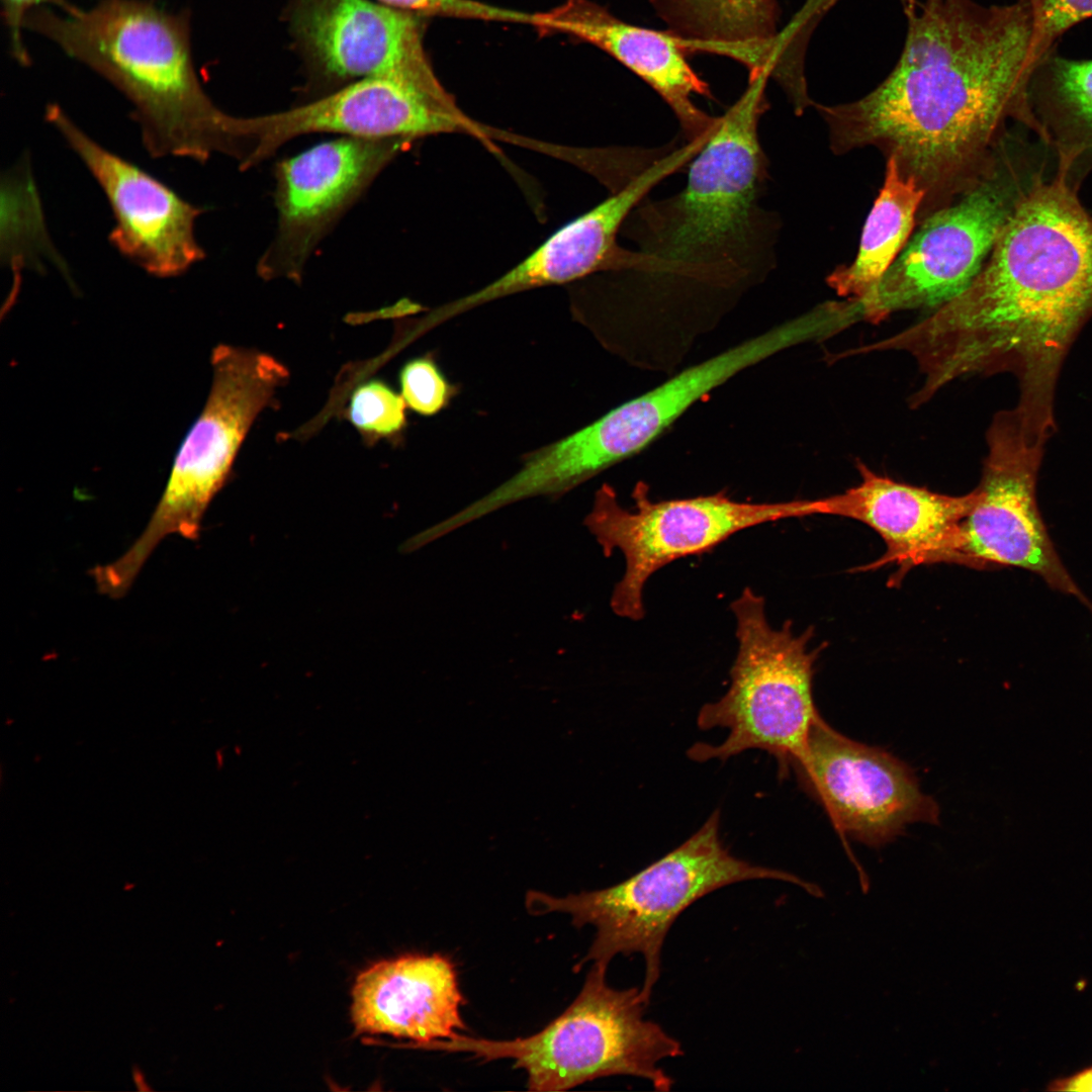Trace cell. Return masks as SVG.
Here are the masks:
<instances>
[{
  "label": "cell",
  "instance_id": "1",
  "mask_svg": "<svg viewBox=\"0 0 1092 1092\" xmlns=\"http://www.w3.org/2000/svg\"><path fill=\"white\" fill-rule=\"evenodd\" d=\"M907 31L888 77L866 96L815 108L831 149L873 146L925 192L918 217L949 204L994 164L1009 120L1048 146L1030 103L1027 0H902Z\"/></svg>",
  "mask_w": 1092,
  "mask_h": 1092
},
{
  "label": "cell",
  "instance_id": "2",
  "mask_svg": "<svg viewBox=\"0 0 1092 1092\" xmlns=\"http://www.w3.org/2000/svg\"><path fill=\"white\" fill-rule=\"evenodd\" d=\"M1044 169L1018 200L983 267L958 296L883 340L914 358L931 399L950 382L1011 370L1015 406L1037 431L1054 424V391L1076 333L1092 315V214L1080 184Z\"/></svg>",
  "mask_w": 1092,
  "mask_h": 1092
},
{
  "label": "cell",
  "instance_id": "3",
  "mask_svg": "<svg viewBox=\"0 0 1092 1092\" xmlns=\"http://www.w3.org/2000/svg\"><path fill=\"white\" fill-rule=\"evenodd\" d=\"M767 81L748 80L717 116L677 193L631 211L621 233L635 247L597 273L640 321L718 317L775 268L780 220L761 203L769 177L758 134Z\"/></svg>",
  "mask_w": 1092,
  "mask_h": 1092
},
{
  "label": "cell",
  "instance_id": "4",
  "mask_svg": "<svg viewBox=\"0 0 1092 1092\" xmlns=\"http://www.w3.org/2000/svg\"><path fill=\"white\" fill-rule=\"evenodd\" d=\"M187 11L172 13L146 0H101L88 9L32 10L25 29L107 80L131 103L142 140L153 158L235 159L246 149L236 116L205 93L195 71Z\"/></svg>",
  "mask_w": 1092,
  "mask_h": 1092
},
{
  "label": "cell",
  "instance_id": "5",
  "mask_svg": "<svg viewBox=\"0 0 1092 1092\" xmlns=\"http://www.w3.org/2000/svg\"><path fill=\"white\" fill-rule=\"evenodd\" d=\"M716 810L681 845L634 876L614 886L565 897L529 891L526 907L532 914L566 913L572 923L593 925L596 935L580 964L592 961L608 967L618 954H642L645 976L640 989L648 1005L659 979L661 949L676 918L694 902L728 885L759 879L796 884L817 893L811 884L776 869L732 855L720 838Z\"/></svg>",
  "mask_w": 1092,
  "mask_h": 1092
},
{
  "label": "cell",
  "instance_id": "6",
  "mask_svg": "<svg viewBox=\"0 0 1092 1092\" xmlns=\"http://www.w3.org/2000/svg\"><path fill=\"white\" fill-rule=\"evenodd\" d=\"M605 966L594 964L573 1002L540 1031L509 1040L460 1035L421 1045L465 1053L484 1062L510 1059L526 1072L531 1091H565L602 1077L647 1080L669 1091L672 1078L660 1062L684 1055L681 1043L659 1024L644 1019L647 1005L636 987L607 983Z\"/></svg>",
  "mask_w": 1092,
  "mask_h": 1092
},
{
  "label": "cell",
  "instance_id": "7",
  "mask_svg": "<svg viewBox=\"0 0 1092 1092\" xmlns=\"http://www.w3.org/2000/svg\"><path fill=\"white\" fill-rule=\"evenodd\" d=\"M204 407L183 440L162 497L138 540L115 561L97 566L101 588L122 597L159 542L170 534L195 539L209 502L223 485L258 415L275 403L287 368L256 349L218 345Z\"/></svg>",
  "mask_w": 1092,
  "mask_h": 1092
},
{
  "label": "cell",
  "instance_id": "8",
  "mask_svg": "<svg viewBox=\"0 0 1092 1092\" xmlns=\"http://www.w3.org/2000/svg\"><path fill=\"white\" fill-rule=\"evenodd\" d=\"M764 607V599L749 587L730 605L738 642L731 684L719 701L705 704L697 718L702 730L720 727L729 733L719 745L694 744L688 755L696 761L725 760L761 749L777 759L780 775L786 776L802 756L819 716L812 681L820 648L808 647L811 628L798 635L790 621L772 628Z\"/></svg>",
  "mask_w": 1092,
  "mask_h": 1092
},
{
  "label": "cell",
  "instance_id": "9",
  "mask_svg": "<svg viewBox=\"0 0 1092 1092\" xmlns=\"http://www.w3.org/2000/svg\"><path fill=\"white\" fill-rule=\"evenodd\" d=\"M1011 138L993 166L949 204L924 217L919 230L880 281L843 301L851 322L879 323L889 314L937 308L974 280L1018 200L1044 168Z\"/></svg>",
  "mask_w": 1092,
  "mask_h": 1092
},
{
  "label": "cell",
  "instance_id": "10",
  "mask_svg": "<svg viewBox=\"0 0 1092 1092\" xmlns=\"http://www.w3.org/2000/svg\"><path fill=\"white\" fill-rule=\"evenodd\" d=\"M632 497L634 508L626 509L612 487L602 486L585 525L606 555L614 550L623 554L625 571L615 585L611 607L618 616L634 621L645 614L646 582L666 564L708 552L747 528L808 516L807 500L746 503L723 492L654 502L642 482Z\"/></svg>",
  "mask_w": 1092,
  "mask_h": 1092
},
{
  "label": "cell",
  "instance_id": "11",
  "mask_svg": "<svg viewBox=\"0 0 1092 1092\" xmlns=\"http://www.w3.org/2000/svg\"><path fill=\"white\" fill-rule=\"evenodd\" d=\"M987 445L976 500L960 525L956 562L1028 570L1092 612V603L1057 553L1037 507L1036 479L1044 444L1029 436L1014 407L995 415Z\"/></svg>",
  "mask_w": 1092,
  "mask_h": 1092
},
{
  "label": "cell",
  "instance_id": "12",
  "mask_svg": "<svg viewBox=\"0 0 1092 1092\" xmlns=\"http://www.w3.org/2000/svg\"><path fill=\"white\" fill-rule=\"evenodd\" d=\"M793 767L843 839L880 846L907 825L938 821V805L903 761L840 734L820 715Z\"/></svg>",
  "mask_w": 1092,
  "mask_h": 1092
},
{
  "label": "cell",
  "instance_id": "13",
  "mask_svg": "<svg viewBox=\"0 0 1092 1092\" xmlns=\"http://www.w3.org/2000/svg\"><path fill=\"white\" fill-rule=\"evenodd\" d=\"M238 135L249 155L242 170L271 157L287 142L312 132L365 139H418L469 133L485 139L446 91L435 93L389 78L359 79L301 105L251 117H237Z\"/></svg>",
  "mask_w": 1092,
  "mask_h": 1092
},
{
  "label": "cell",
  "instance_id": "14",
  "mask_svg": "<svg viewBox=\"0 0 1092 1092\" xmlns=\"http://www.w3.org/2000/svg\"><path fill=\"white\" fill-rule=\"evenodd\" d=\"M412 143L343 135L280 161L275 169L277 226L259 259V275L298 281L326 235Z\"/></svg>",
  "mask_w": 1092,
  "mask_h": 1092
},
{
  "label": "cell",
  "instance_id": "15",
  "mask_svg": "<svg viewBox=\"0 0 1092 1092\" xmlns=\"http://www.w3.org/2000/svg\"><path fill=\"white\" fill-rule=\"evenodd\" d=\"M46 119L106 196L114 218L108 239L123 257L161 278L181 275L204 258L195 236L201 207L96 143L59 105L47 106Z\"/></svg>",
  "mask_w": 1092,
  "mask_h": 1092
},
{
  "label": "cell",
  "instance_id": "16",
  "mask_svg": "<svg viewBox=\"0 0 1092 1092\" xmlns=\"http://www.w3.org/2000/svg\"><path fill=\"white\" fill-rule=\"evenodd\" d=\"M419 16L372 0H292L289 24L327 81L389 78L446 92L426 55Z\"/></svg>",
  "mask_w": 1092,
  "mask_h": 1092
},
{
  "label": "cell",
  "instance_id": "17",
  "mask_svg": "<svg viewBox=\"0 0 1092 1092\" xmlns=\"http://www.w3.org/2000/svg\"><path fill=\"white\" fill-rule=\"evenodd\" d=\"M666 30L688 54L733 59L748 79L766 75L785 91L796 114L814 102L808 94L804 57L809 35L827 6L808 0L792 23L779 31L777 0H650Z\"/></svg>",
  "mask_w": 1092,
  "mask_h": 1092
},
{
  "label": "cell",
  "instance_id": "18",
  "mask_svg": "<svg viewBox=\"0 0 1092 1092\" xmlns=\"http://www.w3.org/2000/svg\"><path fill=\"white\" fill-rule=\"evenodd\" d=\"M689 161L685 148L666 149L641 175L562 225L504 275L438 308L431 324L508 295L568 283L613 268L623 250L617 238L626 218L658 183L688 166Z\"/></svg>",
  "mask_w": 1092,
  "mask_h": 1092
},
{
  "label": "cell",
  "instance_id": "19",
  "mask_svg": "<svg viewBox=\"0 0 1092 1092\" xmlns=\"http://www.w3.org/2000/svg\"><path fill=\"white\" fill-rule=\"evenodd\" d=\"M541 33L559 32L589 42L615 58L648 84L675 115L686 142L706 138L717 116L701 110L695 95L713 98L708 84L688 62V53L667 30L625 22L588 0H565L531 14Z\"/></svg>",
  "mask_w": 1092,
  "mask_h": 1092
},
{
  "label": "cell",
  "instance_id": "20",
  "mask_svg": "<svg viewBox=\"0 0 1092 1092\" xmlns=\"http://www.w3.org/2000/svg\"><path fill=\"white\" fill-rule=\"evenodd\" d=\"M857 469L860 483L812 499L814 515L841 516L871 527L887 545L880 563L956 562L960 525L976 500L975 489L946 495L879 475L861 462Z\"/></svg>",
  "mask_w": 1092,
  "mask_h": 1092
},
{
  "label": "cell",
  "instance_id": "21",
  "mask_svg": "<svg viewBox=\"0 0 1092 1092\" xmlns=\"http://www.w3.org/2000/svg\"><path fill=\"white\" fill-rule=\"evenodd\" d=\"M463 1002L448 957L407 954L380 961L357 976L351 1019L357 1033L388 1034L420 1046L465 1029Z\"/></svg>",
  "mask_w": 1092,
  "mask_h": 1092
},
{
  "label": "cell",
  "instance_id": "22",
  "mask_svg": "<svg viewBox=\"0 0 1092 1092\" xmlns=\"http://www.w3.org/2000/svg\"><path fill=\"white\" fill-rule=\"evenodd\" d=\"M781 324L665 380L586 426L601 463L610 466L646 448L694 403L741 371L791 348Z\"/></svg>",
  "mask_w": 1092,
  "mask_h": 1092
},
{
  "label": "cell",
  "instance_id": "23",
  "mask_svg": "<svg viewBox=\"0 0 1092 1092\" xmlns=\"http://www.w3.org/2000/svg\"><path fill=\"white\" fill-rule=\"evenodd\" d=\"M1029 97L1056 153V172L1081 184L1092 169V60L1051 51L1031 75Z\"/></svg>",
  "mask_w": 1092,
  "mask_h": 1092
},
{
  "label": "cell",
  "instance_id": "24",
  "mask_svg": "<svg viewBox=\"0 0 1092 1092\" xmlns=\"http://www.w3.org/2000/svg\"><path fill=\"white\" fill-rule=\"evenodd\" d=\"M924 198L915 180L888 158L884 184L866 220L854 261L826 279L837 295L858 298L876 286L904 249Z\"/></svg>",
  "mask_w": 1092,
  "mask_h": 1092
},
{
  "label": "cell",
  "instance_id": "25",
  "mask_svg": "<svg viewBox=\"0 0 1092 1092\" xmlns=\"http://www.w3.org/2000/svg\"><path fill=\"white\" fill-rule=\"evenodd\" d=\"M405 402L386 382L368 380L353 391L348 420L369 442L395 436L406 424Z\"/></svg>",
  "mask_w": 1092,
  "mask_h": 1092
},
{
  "label": "cell",
  "instance_id": "26",
  "mask_svg": "<svg viewBox=\"0 0 1092 1092\" xmlns=\"http://www.w3.org/2000/svg\"><path fill=\"white\" fill-rule=\"evenodd\" d=\"M1032 14L1030 65L1035 69L1072 26L1092 17V0H1027Z\"/></svg>",
  "mask_w": 1092,
  "mask_h": 1092
},
{
  "label": "cell",
  "instance_id": "27",
  "mask_svg": "<svg viewBox=\"0 0 1092 1092\" xmlns=\"http://www.w3.org/2000/svg\"><path fill=\"white\" fill-rule=\"evenodd\" d=\"M405 404L422 416H433L448 403L453 388L428 356L407 361L398 374Z\"/></svg>",
  "mask_w": 1092,
  "mask_h": 1092
},
{
  "label": "cell",
  "instance_id": "28",
  "mask_svg": "<svg viewBox=\"0 0 1092 1092\" xmlns=\"http://www.w3.org/2000/svg\"><path fill=\"white\" fill-rule=\"evenodd\" d=\"M420 16L438 15L527 24L529 14L474 0H376Z\"/></svg>",
  "mask_w": 1092,
  "mask_h": 1092
},
{
  "label": "cell",
  "instance_id": "29",
  "mask_svg": "<svg viewBox=\"0 0 1092 1092\" xmlns=\"http://www.w3.org/2000/svg\"><path fill=\"white\" fill-rule=\"evenodd\" d=\"M2 15L9 35L10 52L20 65H30L31 60L23 40L26 16L39 7H58L67 11L73 4L67 0H1Z\"/></svg>",
  "mask_w": 1092,
  "mask_h": 1092
},
{
  "label": "cell",
  "instance_id": "30",
  "mask_svg": "<svg viewBox=\"0 0 1092 1092\" xmlns=\"http://www.w3.org/2000/svg\"><path fill=\"white\" fill-rule=\"evenodd\" d=\"M1049 1090L1092 1092V1066L1072 1076L1053 1081L1049 1086Z\"/></svg>",
  "mask_w": 1092,
  "mask_h": 1092
}]
</instances>
